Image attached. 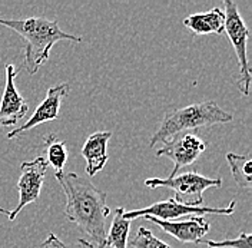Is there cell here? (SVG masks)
<instances>
[{
  "mask_svg": "<svg viewBox=\"0 0 252 248\" xmlns=\"http://www.w3.org/2000/svg\"><path fill=\"white\" fill-rule=\"evenodd\" d=\"M232 121V115L220 108L214 101L192 104L185 108L173 109L168 112L149 140V148H154L159 142H169L184 131L199 129L217 124H228Z\"/></svg>",
  "mask_w": 252,
  "mask_h": 248,
  "instance_id": "3957f363",
  "label": "cell"
},
{
  "mask_svg": "<svg viewBox=\"0 0 252 248\" xmlns=\"http://www.w3.org/2000/svg\"><path fill=\"white\" fill-rule=\"evenodd\" d=\"M125 208L119 207L115 211L109 230L106 231V238L103 241V248H126L127 237L130 230V221L124 217Z\"/></svg>",
  "mask_w": 252,
  "mask_h": 248,
  "instance_id": "5bb4252c",
  "label": "cell"
},
{
  "mask_svg": "<svg viewBox=\"0 0 252 248\" xmlns=\"http://www.w3.org/2000/svg\"><path fill=\"white\" fill-rule=\"evenodd\" d=\"M42 248H66V246L63 244V241L61 238H58L55 234H49L47 238L42 243Z\"/></svg>",
  "mask_w": 252,
  "mask_h": 248,
  "instance_id": "d6986e66",
  "label": "cell"
},
{
  "mask_svg": "<svg viewBox=\"0 0 252 248\" xmlns=\"http://www.w3.org/2000/svg\"><path fill=\"white\" fill-rule=\"evenodd\" d=\"M17 69L15 65L6 66V85L0 99V128L16 126L20 119H23L29 110L26 99L17 92L15 79Z\"/></svg>",
  "mask_w": 252,
  "mask_h": 248,
  "instance_id": "9c48e42d",
  "label": "cell"
},
{
  "mask_svg": "<svg viewBox=\"0 0 252 248\" xmlns=\"http://www.w3.org/2000/svg\"><path fill=\"white\" fill-rule=\"evenodd\" d=\"M55 178L62 186L66 205L64 215L76 224L91 238L94 248H103L106 238V218L110 208L106 204V192L100 191L86 178L75 172H59Z\"/></svg>",
  "mask_w": 252,
  "mask_h": 248,
  "instance_id": "6da1fadb",
  "label": "cell"
},
{
  "mask_svg": "<svg viewBox=\"0 0 252 248\" xmlns=\"http://www.w3.org/2000/svg\"><path fill=\"white\" fill-rule=\"evenodd\" d=\"M223 7H225V10H223V13H225L223 32L228 35V39L234 46L236 59H238V69H239L238 89L241 91L244 96H248L252 80L250 62H248V53H247L250 29L247 28L242 16L238 10V4L234 0H225Z\"/></svg>",
  "mask_w": 252,
  "mask_h": 248,
  "instance_id": "277c9868",
  "label": "cell"
},
{
  "mask_svg": "<svg viewBox=\"0 0 252 248\" xmlns=\"http://www.w3.org/2000/svg\"><path fill=\"white\" fill-rule=\"evenodd\" d=\"M184 26L198 36L220 35L225 26V13L220 7H214L205 13H195L184 19Z\"/></svg>",
  "mask_w": 252,
  "mask_h": 248,
  "instance_id": "4fadbf2b",
  "label": "cell"
},
{
  "mask_svg": "<svg viewBox=\"0 0 252 248\" xmlns=\"http://www.w3.org/2000/svg\"><path fill=\"white\" fill-rule=\"evenodd\" d=\"M148 188H169L175 192V200L187 205L199 207L204 204V192L208 188H220V178H208L198 171H189L173 178H151L145 181Z\"/></svg>",
  "mask_w": 252,
  "mask_h": 248,
  "instance_id": "5b68a950",
  "label": "cell"
},
{
  "mask_svg": "<svg viewBox=\"0 0 252 248\" xmlns=\"http://www.w3.org/2000/svg\"><path fill=\"white\" fill-rule=\"evenodd\" d=\"M69 91H70L69 83H61V85L49 88L46 98L36 108L33 115L28 119V122H25L23 126H17L15 129H12L6 137L9 140H13V138H17L19 135H22V134L31 131L33 128L39 126L40 124H45V122L56 119L59 116L62 101L69 95Z\"/></svg>",
  "mask_w": 252,
  "mask_h": 248,
  "instance_id": "30bf717a",
  "label": "cell"
},
{
  "mask_svg": "<svg viewBox=\"0 0 252 248\" xmlns=\"http://www.w3.org/2000/svg\"><path fill=\"white\" fill-rule=\"evenodd\" d=\"M47 161L43 156H37L33 161H26L20 165V177L17 181L19 189V202L13 211H10L9 219L13 221L19 213L32 202L37 201L43 186L45 175L47 170Z\"/></svg>",
  "mask_w": 252,
  "mask_h": 248,
  "instance_id": "52a82bcc",
  "label": "cell"
},
{
  "mask_svg": "<svg viewBox=\"0 0 252 248\" xmlns=\"http://www.w3.org/2000/svg\"><path fill=\"white\" fill-rule=\"evenodd\" d=\"M142 219L151 221L159 225L163 231L175 237L181 243H195L199 244L209 231V221L205 217H190L187 221H162L154 217H143Z\"/></svg>",
  "mask_w": 252,
  "mask_h": 248,
  "instance_id": "8fae6325",
  "label": "cell"
},
{
  "mask_svg": "<svg viewBox=\"0 0 252 248\" xmlns=\"http://www.w3.org/2000/svg\"><path fill=\"white\" fill-rule=\"evenodd\" d=\"M112 138L109 131H99L92 134L80 149V155L86 161V174L89 177H94L97 172L105 168L109 156L106 152L108 142Z\"/></svg>",
  "mask_w": 252,
  "mask_h": 248,
  "instance_id": "7c38bea8",
  "label": "cell"
},
{
  "mask_svg": "<svg viewBox=\"0 0 252 248\" xmlns=\"http://www.w3.org/2000/svg\"><path fill=\"white\" fill-rule=\"evenodd\" d=\"M235 201H231L228 207L215 208V207H205V205H187L182 202H178L175 198H168L165 201H159L145 207L142 210H133L124 214L127 221L135 218L154 217L162 221H173L176 218L185 217V215H193V217H204V215H232L235 211Z\"/></svg>",
  "mask_w": 252,
  "mask_h": 248,
  "instance_id": "8992f818",
  "label": "cell"
},
{
  "mask_svg": "<svg viewBox=\"0 0 252 248\" xmlns=\"http://www.w3.org/2000/svg\"><path fill=\"white\" fill-rule=\"evenodd\" d=\"M201 243L206 244L209 248H252V237L251 234L241 233L234 240H223V241L208 240V241H201Z\"/></svg>",
  "mask_w": 252,
  "mask_h": 248,
  "instance_id": "ac0fdd59",
  "label": "cell"
},
{
  "mask_svg": "<svg viewBox=\"0 0 252 248\" xmlns=\"http://www.w3.org/2000/svg\"><path fill=\"white\" fill-rule=\"evenodd\" d=\"M130 246L133 248H172L162 240L157 238L151 230L145 227H141L136 231L135 237L130 240Z\"/></svg>",
  "mask_w": 252,
  "mask_h": 248,
  "instance_id": "e0dca14e",
  "label": "cell"
},
{
  "mask_svg": "<svg viewBox=\"0 0 252 248\" xmlns=\"http://www.w3.org/2000/svg\"><path fill=\"white\" fill-rule=\"evenodd\" d=\"M78 248H94V247H92V244H91L89 241H86V240L80 238V240H78Z\"/></svg>",
  "mask_w": 252,
  "mask_h": 248,
  "instance_id": "ffe728a7",
  "label": "cell"
},
{
  "mask_svg": "<svg viewBox=\"0 0 252 248\" xmlns=\"http://www.w3.org/2000/svg\"><path fill=\"white\" fill-rule=\"evenodd\" d=\"M0 213H1V214H4V215H7V217H9V214H10V211L4 210V208H1V207H0Z\"/></svg>",
  "mask_w": 252,
  "mask_h": 248,
  "instance_id": "44dd1931",
  "label": "cell"
},
{
  "mask_svg": "<svg viewBox=\"0 0 252 248\" xmlns=\"http://www.w3.org/2000/svg\"><path fill=\"white\" fill-rule=\"evenodd\" d=\"M0 26L16 32L25 40V61L23 66L29 75L37 73L39 68L49 59L50 49L61 40L80 43L82 37L66 33L59 28L58 20L46 17L28 19H4L0 17Z\"/></svg>",
  "mask_w": 252,
  "mask_h": 248,
  "instance_id": "7a4b0ae2",
  "label": "cell"
},
{
  "mask_svg": "<svg viewBox=\"0 0 252 248\" xmlns=\"http://www.w3.org/2000/svg\"><path fill=\"white\" fill-rule=\"evenodd\" d=\"M45 149L47 154V165H50L55 174L63 172L67 162V148L63 141L58 140L56 135L50 134L45 138Z\"/></svg>",
  "mask_w": 252,
  "mask_h": 248,
  "instance_id": "2e32d148",
  "label": "cell"
},
{
  "mask_svg": "<svg viewBox=\"0 0 252 248\" xmlns=\"http://www.w3.org/2000/svg\"><path fill=\"white\" fill-rule=\"evenodd\" d=\"M226 161L229 170L232 172V178L235 179L236 185L242 189L252 188V159L250 155H236V154H226Z\"/></svg>",
  "mask_w": 252,
  "mask_h": 248,
  "instance_id": "9a60e30c",
  "label": "cell"
},
{
  "mask_svg": "<svg viewBox=\"0 0 252 248\" xmlns=\"http://www.w3.org/2000/svg\"><path fill=\"white\" fill-rule=\"evenodd\" d=\"M206 149V143L195 134L175 137L157 151V156H168L173 162V170L168 178L176 177L181 168L192 165Z\"/></svg>",
  "mask_w": 252,
  "mask_h": 248,
  "instance_id": "ba28073f",
  "label": "cell"
}]
</instances>
